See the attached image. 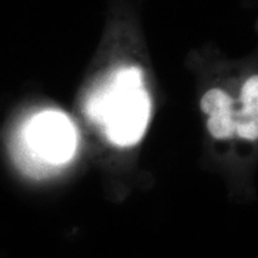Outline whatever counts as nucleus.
I'll list each match as a JSON object with an SVG mask.
<instances>
[{"label": "nucleus", "instance_id": "1", "mask_svg": "<svg viewBox=\"0 0 258 258\" xmlns=\"http://www.w3.org/2000/svg\"><path fill=\"white\" fill-rule=\"evenodd\" d=\"M77 135L63 114L44 111L35 115L19 133L15 156L19 166L32 176H41L72 159Z\"/></svg>", "mask_w": 258, "mask_h": 258}, {"label": "nucleus", "instance_id": "2", "mask_svg": "<svg viewBox=\"0 0 258 258\" xmlns=\"http://www.w3.org/2000/svg\"><path fill=\"white\" fill-rule=\"evenodd\" d=\"M148 102L143 92H137L129 80L127 88L120 84L118 93L108 102L109 137L114 143L131 145L138 141L147 123Z\"/></svg>", "mask_w": 258, "mask_h": 258}, {"label": "nucleus", "instance_id": "3", "mask_svg": "<svg viewBox=\"0 0 258 258\" xmlns=\"http://www.w3.org/2000/svg\"><path fill=\"white\" fill-rule=\"evenodd\" d=\"M235 133L246 140L258 139V109L241 108L234 112Z\"/></svg>", "mask_w": 258, "mask_h": 258}, {"label": "nucleus", "instance_id": "4", "mask_svg": "<svg viewBox=\"0 0 258 258\" xmlns=\"http://www.w3.org/2000/svg\"><path fill=\"white\" fill-rule=\"evenodd\" d=\"M234 110H227L209 115L207 128L213 137L217 139L231 138L235 133Z\"/></svg>", "mask_w": 258, "mask_h": 258}, {"label": "nucleus", "instance_id": "5", "mask_svg": "<svg viewBox=\"0 0 258 258\" xmlns=\"http://www.w3.org/2000/svg\"><path fill=\"white\" fill-rule=\"evenodd\" d=\"M201 109L208 116L217 114V112L232 110L233 109V99L230 95H227L220 89L209 90L202 97Z\"/></svg>", "mask_w": 258, "mask_h": 258}, {"label": "nucleus", "instance_id": "6", "mask_svg": "<svg viewBox=\"0 0 258 258\" xmlns=\"http://www.w3.org/2000/svg\"><path fill=\"white\" fill-rule=\"evenodd\" d=\"M243 108L258 109V76L251 77L245 82L240 93Z\"/></svg>", "mask_w": 258, "mask_h": 258}]
</instances>
